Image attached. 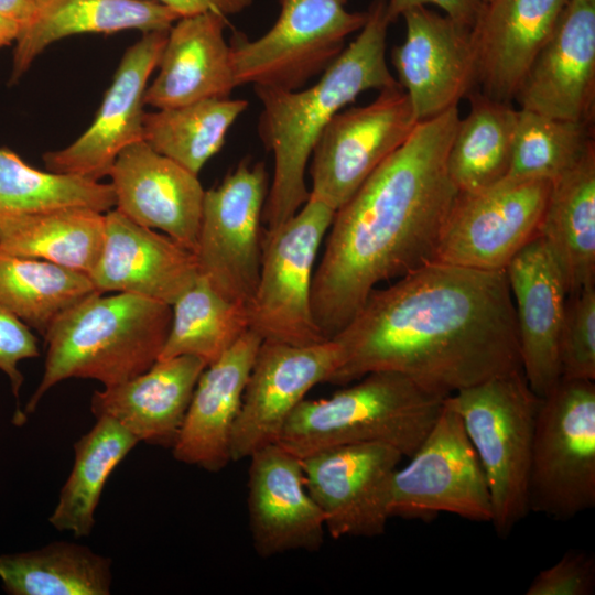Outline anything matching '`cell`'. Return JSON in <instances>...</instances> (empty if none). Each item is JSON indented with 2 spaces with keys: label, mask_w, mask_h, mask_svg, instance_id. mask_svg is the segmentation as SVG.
<instances>
[{
  "label": "cell",
  "mask_w": 595,
  "mask_h": 595,
  "mask_svg": "<svg viewBox=\"0 0 595 595\" xmlns=\"http://www.w3.org/2000/svg\"><path fill=\"white\" fill-rule=\"evenodd\" d=\"M342 359L328 382L404 375L443 397L521 369L505 271L432 261L375 289L332 338Z\"/></svg>",
  "instance_id": "obj_1"
},
{
  "label": "cell",
  "mask_w": 595,
  "mask_h": 595,
  "mask_svg": "<svg viewBox=\"0 0 595 595\" xmlns=\"http://www.w3.org/2000/svg\"><path fill=\"white\" fill-rule=\"evenodd\" d=\"M458 108L419 121L334 215L312 281L311 303L325 339L335 337L378 284L434 261L458 195L447 153Z\"/></svg>",
  "instance_id": "obj_2"
},
{
  "label": "cell",
  "mask_w": 595,
  "mask_h": 595,
  "mask_svg": "<svg viewBox=\"0 0 595 595\" xmlns=\"http://www.w3.org/2000/svg\"><path fill=\"white\" fill-rule=\"evenodd\" d=\"M387 0H372L356 39L312 86L285 90L253 86L261 104L258 132L274 158L272 183L262 220L271 230L307 202L306 165L315 142L331 119L366 90L401 86L386 61Z\"/></svg>",
  "instance_id": "obj_3"
},
{
  "label": "cell",
  "mask_w": 595,
  "mask_h": 595,
  "mask_svg": "<svg viewBox=\"0 0 595 595\" xmlns=\"http://www.w3.org/2000/svg\"><path fill=\"white\" fill-rule=\"evenodd\" d=\"M171 321V305L132 293L95 292L75 304L44 335V372L24 414L63 380L93 379L109 387L144 372L159 359Z\"/></svg>",
  "instance_id": "obj_4"
},
{
  "label": "cell",
  "mask_w": 595,
  "mask_h": 595,
  "mask_svg": "<svg viewBox=\"0 0 595 595\" xmlns=\"http://www.w3.org/2000/svg\"><path fill=\"white\" fill-rule=\"evenodd\" d=\"M332 396L304 399L278 444L300 458L331 447L380 443L410 457L434 424L445 397L409 377L375 371Z\"/></svg>",
  "instance_id": "obj_5"
},
{
  "label": "cell",
  "mask_w": 595,
  "mask_h": 595,
  "mask_svg": "<svg viewBox=\"0 0 595 595\" xmlns=\"http://www.w3.org/2000/svg\"><path fill=\"white\" fill-rule=\"evenodd\" d=\"M540 399L522 369L445 398L480 462L491 500L490 523L502 538L530 512L528 484Z\"/></svg>",
  "instance_id": "obj_6"
},
{
  "label": "cell",
  "mask_w": 595,
  "mask_h": 595,
  "mask_svg": "<svg viewBox=\"0 0 595 595\" xmlns=\"http://www.w3.org/2000/svg\"><path fill=\"white\" fill-rule=\"evenodd\" d=\"M528 501L530 512L567 520L595 506V382L560 378L540 399Z\"/></svg>",
  "instance_id": "obj_7"
},
{
  "label": "cell",
  "mask_w": 595,
  "mask_h": 595,
  "mask_svg": "<svg viewBox=\"0 0 595 595\" xmlns=\"http://www.w3.org/2000/svg\"><path fill=\"white\" fill-rule=\"evenodd\" d=\"M274 24L249 40L234 32L229 41L237 86L252 84L298 90L322 74L360 31L367 11L350 12L343 0H279Z\"/></svg>",
  "instance_id": "obj_8"
},
{
  "label": "cell",
  "mask_w": 595,
  "mask_h": 595,
  "mask_svg": "<svg viewBox=\"0 0 595 595\" xmlns=\"http://www.w3.org/2000/svg\"><path fill=\"white\" fill-rule=\"evenodd\" d=\"M334 215L309 197L293 217L266 230L259 279L247 306L249 329L262 340L296 346L328 340L315 324L311 293L317 252Z\"/></svg>",
  "instance_id": "obj_9"
},
{
  "label": "cell",
  "mask_w": 595,
  "mask_h": 595,
  "mask_svg": "<svg viewBox=\"0 0 595 595\" xmlns=\"http://www.w3.org/2000/svg\"><path fill=\"white\" fill-rule=\"evenodd\" d=\"M552 181L510 177L475 192H458L441 230L434 261L505 271L532 239Z\"/></svg>",
  "instance_id": "obj_10"
},
{
  "label": "cell",
  "mask_w": 595,
  "mask_h": 595,
  "mask_svg": "<svg viewBox=\"0 0 595 595\" xmlns=\"http://www.w3.org/2000/svg\"><path fill=\"white\" fill-rule=\"evenodd\" d=\"M268 195L263 162L242 160L205 191L195 256L198 272L225 299L248 306L257 288Z\"/></svg>",
  "instance_id": "obj_11"
},
{
  "label": "cell",
  "mask_w": 595,
  "mask_h": 595,
  "mask_svg": "<svg viewBox=\"0 0 595 595\" xmlns=\"http://www.w3.org/2000/svg\"><path fill=\"white\" fill-rule=\"evenodd\" d=\"M397 469L390 516L431 519L440 512L490 522L487 479L459 415L443 407L418 450Z\"/></svg>",
  "instance_id": "obj_12"
},
{
  "label": "cell",
  "mask_w": 595,
  "mask_h": 595,
  "mask_svg": "<svg viewBox=\"0 0 595 595\" xmlns=\"http://www.w3.org/2000/svg\"><path fill=\"white\" fill-rule=\"evenodd\" d=\"M418 122L401 86L380 90L366 106L337 112L311 153L310 197L336 212L405 142Z\"/></svg>",
  "instance_id": "obj_13"
},
{
  "label": "cell",
  "mask_w": 595,
  "mask_h": 595,
  "mask_svg": "<svg viewBox=\"0 0 595 595\" xmlns=\"http://www.w3.org/2000/svg\"><path fill=\"white\" fill-rule=\"evenodd\" d=\"M403 455L380 443L349 444L302 461L306 487L334 539L381 536L390 516L394 474Z\"/></svg>",
  "instance_id": "obj_14"
},
{
  "label": "cell",
  "mask_w": 595,
  "mask_h": 595,
  "mask_svg": "<svg viewBox=\"0 0 595 595\" xmlns=\"http://www.w3.org/2000/svg\"><path fill=\"white\" fill-rule=\"evenodd\" d=\"M340 359L339 345L333 339L305 346L262 340L235 423L231 461L277 443L306 393L328 382Z\"/></svg>",
  "instance_id": "obj_15"
},
{
  "label": "cell",
  "mask_w": 595,
  "mask_h": 595,
  "mask_svg": "<svg viewBox=\"0 0 595 595\" xmlns=\"http://www.w3.org/2000/svg\"><path fill=\"white\" fill-rule=\"evenodd\" d=\"M405 37L391 62L418 121L457 107L477 83L472 29L425 6L408 10Z\"/></svg>",
  "instance_id": "obj_16"
},
{
  "label": "cell",
  "mask_w": 595,
  "mask_h": 595,
  "mask_svg": "<svg viewBox=\"0 0 595 595\" xmlns=\"http://www.w3.org/2000/svg\"><path fill=\"white\" fill-rule=\"evenodd\" d=\"M167 32L143 33L126 51L89 128L68 147L43 155L47 171L99 181L122 149L142 140L144 93Z\"/></svg>",
  "instance_id": "obj_17"
},
{
  "label": "cell",
  "mask_w": 595,
  "mask_h": 595,
  "mask_svg": "<svg viewBox=\"0 0 595 595\" xmlns=\"http://www.w3.org/2000/svg\"><path fill=\"white\" fill-rule=\"evenodd\" d=\"M520 109L592 121L595 101V0H567L515 96Z\"/></svg>",
  "instance_id": "obj_18"
},
{
  "label": "cell",
  "mask_w": 595,
  "mask_h": 595,
  "mask_svg": "<svg viewBox=\"0 0 595 595\" xmlns=\"http://www.w3.org/2000/svg\"><path fill=\"white\" fill-rule=\"evenodd\" d=\"M248 458L249 529L258 555L318 550L325 521L306 487L301 458L278 443Z\"/></svg>",
  "instance_id": "obj_19"
},
{
  "label": "cell",
  "mask_w": 595,
  "mask_h": 595,
  "mask_svg": "<svg viewBox=\"0 0 595 595\" xmlns=\"http://www.w3.org/2000/svg\"><path fill=\"white\" fill-rule=\"evenodd\" d=\"M108 176L118 212L195 252L205 195L197 175L139 140L119 152Z\"/></svg>",
  "instance_id": "obj_20"
},
{
  "label": "cell",
  "mask_w": 595,
  "mask_h": 595,
  "mask_svg": "<svg viewBox=\"0 0 595 595\" xmlns=\"http://www.w3.org/2000/svg\"><path fill=\"white\" fill-rule=\"evenodd\" d=\"M198 274L193 251L116 208L105 213L101 252L88 274L98 292L132 293L172 305Z\"/></svg>",
  "instance_id": "obj_21"
},
{
  "label": "cell",
  "mask_w": 595,
  "mask_h": 595,
  "mask_svg": "<svg viewBox=\"0 0 595 595\" xmlns=\"http://www.w3.org/2000/svg\"><path fill=\"white\" fill-rule=\"evenodd\" d=\"M505 272L513 301L521 369L531 390L543 398L561 378L558 342L566 286L539 236L520 250Z\"/></svg>",
  "instance_id": "obj_22"
},
{
  "label": "cell",
  "mask_w": 595,
  "mask_h": 595,
  "mask_svg": "<svg viewBox=\"0 0 595 595\" xmlns=\"http://www.w3.org/2000/svg\"><path fill=\"white\" fill-rule=\"evenodd\" d=\"M261 342L247 329L203 370L171 447L176 461L208 472H219L231 462L232 432Z\"/></svg>",
  "instance_id": "obj_23"
},
{
  "label": "cell",
  "mask_w": 595,
  "mask_h": 595,
  "mask_svg": "<svg viewBox=\"0 0 595 595\" xmlns=\"http://www.w3.org/2000/svg\"><path fill=\"white\" fill-rule=\"evenodd\" d=\"M227 24V17L217 12L180 18L167 32L144 105L163 109L228 98L237 83L224 36Z\"/></svg>",
  "instance_id": "obj_24"
},
{
  "label": "cell",
  "mask_w": 595,
  "mask_h": 595,
  "mask_svg": "<svg viewBox=\"0 0 595 595\" xmlns=\"http://www.w3.org/2000/svg\"><path fill=\"white\" fill-rule=\"evenodd\" d=\"M567 0H491L472 28L477 83L510 102Z\"/></svg>",
  "instance_id": "obj_25"
},
{
  "label": "cell",
  "mask_w": 595,
  "mask_h": 595,
  "mask_svg": "<svg viewBox=\"0 0 595 595\" xmlns=\"http://www.w3.org/2000/svg\"><path fill=\"white\" fill-rule=\"evenodd\" d=\"M206 366L188 355L158 359L127 381L95 390L90 411L117 421L139 442L172 447Z\"/></svg>",
  "instance_id": "obj_26"
},
{
  "label": "cell",
  "mask_w": 595,
  "mask_h": 595,
  "mask_svg": "<svg viewBox=\"0 0 595 595\" xmlns=\"http://www.w3.org/2000/svg\"><path fill=\"white\" fill-rule=\"evenodd\" d=\"M180 17L154 0H48L15 40L10 83L17 82L48 45L82 33L137 29L169 31Z\"/></svg>",
  "instance_id": "obj_27"
},
{
  "label": "cell",
  "mask_w": 595,
  "mask_h": 595,
  "mask_svg": "<svg viewBox=\"0 0 595 595\" xmlns=\"http://www.w3.org/2000/svg\"><path fill=\"white\" fill-rule=\"evenodd\" d=\"M567 295L595 284V147L552 181L538 229Z\"/></svg>",
  "instance_id": "obj_28"
},
{
  "label": "cell",
  "mask_w": 595,
  "mask_h": 595,
  "mask_svg": "<svg viewBox=\"0 0 595 595\" xmlns=\"http://www.w3.org/2000/svg\"><path fill=\"white\" fill-rule=\"evenodd\" d=\"M105 213L84 206L0 212V249L89 274L104 242Z\"/></svg>",
  "instance_id": "obj_29"
},
{
  "label": "cell",
  "mask_w": 595,
  "mask_h": 595,
  "mask_svg": "<svg viewBox=\"0 0 595 595\" xmlns=\"http://www.w3.org/2000/svg\"><path fill=\"white\" fill-rule=\"evenodd\" d=\"M0 580L11 595H108L112 562L87 545L54 541L28 552L1 554Z\"/></svg>",
  "instance_id": "obj_30"
},
{
  "label": "cell",
  "mask_w": 595,
  "mask_h": 595,
  "mask_svg": "<svg viewBox=\"0 0 595 595\" xmlns=\"http://www.w3.org/2000/svg\"><path fill=\"white\" fill-rule=\"evenodd\" d=\"M139 441L117 421L100 416L74 443V464L48 518L57 531L88 537L105 484Z\"/></svg>",
  "instance_id": "obj_31"
},
{
  "label": "cell",
  "mask_w": 595,
  "mask_h": 595,
  "mask_svg": "<svg viewBox=\"0 0 595 595\" xmlns=\"http://www.w3.org/2000/svg\"><path fill=\"white\" fill-rule=\"evenodd\" d=\"M470 111L459 119L447 153V171L458 192H475L504 180L510 169L518 110L510 102L470 94Z\"/></svg>",
  "instance_id": "obj_32"
},
{
  "label": "cell",
  "mask_w": 595,
  "mask_h": 595,
  "mask_svg": "<svg viewBox=\"0 0 595 595\" xmlns=\"http://www.w3.org/2000/svg\"><path fill=\"white\" fill-rule=\"evenodd\" d=\"M95 292L87 273L0 249V304L43 336L60 315Z\"/></svg>",
  "instance_id": "obj_33"
},
{
  "label": "cell",
  "mask_w": 595,
  "mask_h": 595,
  "mask_svg": "<svg viewBox=\"0 0 595 595\" xmlns=\"http://www.w3.org/2000/svg\"><path fill=\"white\" fill-rule=\"evenodd\" d=\"M247 107V100L228 97L144 112L142 140L198 176L206 162L220 151L230 127Z\"/></svg>",
  "instance_id": "obj_34"
},
{
  "label": "cell",
  "mask_w": 595,
  "mask_h": 595,
  "mask_svg": "<svg viewBox=\"0 0 595 595\" xmlns=\"http://www.w3.org/2000/svg\"><path fill=\"white\" fill-rule=\"evenodd\" d=\"M171 306V326L159 359L188 355L208 366L249 329L247 306L225 299L201 274Z\"/></svg>",
  "instance_id": "obj_35"
},
{
  "label": "cell",
  "mask_w": 595,
  "mask_h": 595,
  "mask_svg": "<svg viewBox=\"0 0 595 595\" xmlns=\"http://www.w3.org/2000/svg\"><path fill=\"white\" fill-rule=\"evenodd\" d=\"M110 183L40 171L0 148V212L26 213L84 206L107 213L115 207Z\"/></svg>",
  "instance_id": "obj_36"
},
{
  "label": "cell",
  "mask_w": 595,
  "mask_h": 595,
  "mask_svg": "<svg viewBox=\"0 0 595 595\" xmlns=\"http://www.w3.org/2000/svg\"><path fill=\"white\" fill-rule=\"evenodd\" d=\"M594 145L591 121H573L519 109L510 177L555 180Z\"/></svg>",
  "instance_id": "obj_37"
},
{
  "label": "cell",
  "mask_w": 595,
  "mask_h": 595,
  "mask_svg": "<svg viewBox=\"0 0 595 595\" xmlns=\"http://www.w3.org/2000/svg\"><path fill=\"white\" fill-rule=\"evenodd\" d=\"M558 358L561 378L595 380V284L567 295Z\"/></svg>",
  "instance_id": "obj_38"
},
{
  "label": "cell",
  "mask_w": 595,
  "mask_h": 595,
  "mask_svg": "<svg viewBox=\"0 0 595 595\" xmlns=\"http://www.w3.org/2000/svg\"><path fill=\"white\" fill-rule=\"evenodd\" d=\"M595 591V556L570 550L551 566L540 571L527 595H591Z\"/></svg>",
  "instance_id": "obj_39"
},
{
  "label": "cell",
  "mask_w": 595,
  "mask_h": 595,
  "mask_svg": "<svg viewBox=\"0 0 595 595\" xmlns=\"http://www.w3.org/2000/svg\"><path fill=\"white\" fill-rule=\"evenodd\" d=\"M39 355L37 339L31 328L0 304V370L8 376L17 399L24 380L18 364Z\"/></svg>",
  "instance_id": "obj_40"
},
{
  "label": "cell",
  "mask_w": 595,
  "mask_h": 595,
  "mask_svg": "<svg viewBox=\"0 0 595 595\" xmlns=\"http://www.w3.org/2000/svg\"><path fill=\"white\" fill-rule=\"evenodd\" d=\"M426 4L437 6L445 15L469 29L474 26L483 7L479 0H387V19L393 23L408 10Z\"/></svg>",
  "instance_id": "obj_41"
},
{
  "label": "cell",
  "mask_w": 595,
  "mask_h": 595,
  "mask_svg": "<svg viewBox=\"0 0 595 595\" xmlns=\"http://www.w3.org/2000/svg\"><path fill=\"white\" fill-rule=\"evenodd\" d=\"M174 11L180 18L206 12H217L225 17L237 14L252 4L253 0H154Z\"/></svg>",
  "instance_id": "obj_42"
},
{
  "label": "cell",
  "mask_w": 595,
  "mask_h": 595,
  "mask_svg": "<svg viewBox=\"0 0 595 595\" xmlns=\"http://www.w3.org/2000/svg\"><path fill=\"white\" fill-rule=\"evenodd\" d=\"M39 10L36 0H0V14L20 26L29 25Z\"/></svg>",
  "instance_id": "obj_43"
},
{
  "label": "cell",
  "mask_w": 595,
  "mask_h": 595,
  "mask_svg": "<svg viewBox=\"0 0 595 595\" xmlns=\"http://www.w3.org/2000/svg\"><path fill=\"white\" fill-rule=\"evenodd\" d=\"M20 26L0 14V47L15 42Z\"/></svg>",
  "instance_id": "obj_44"
},
{
  "label": "cell",
  "mask_w": 595,
  "mask_h": 595,
  "mask_svg": "<svg viewBox=\"0 0 595 595\" xmlns=\"http://www.w3.org/2000/svg\"><path fill=\"white\" fill-rule=\"evenodd\" d=\"M46 1L48 0H36L37 4H39V8L44 4Z\"/></svg>",
  "instance_id": "obj_45"
},
{
  "label": "cell",
  "mask_w": 595,
  "mask_h": 595,
  "mask_svg": "<svg viewBox=\"0 0 595 595\" xmlns=\"http://www.w3.org/2000/svg\"><path fill=\"white\" fill-rule=\"evenodd\" d=\"M479 1L483 2V3H488V2H490L491 0H479Z\"/></svg>",
  "instance_id": "obj_46"
},
{
  "label": "cell",
  "mask_w": 595,
  "mask_h": 595,
  "mask_svg": "<svg viewBox=\"0 0 595 595\" xmlns=\"http://www.w3.org/2000/svg\"><path fill=\"white\" fill-rule=\"evenodd\" d=\"M343 1H345V2H346L347 0H343Z\"/></svg>",
  "instance_id": "obj_47"
}]
</instances>
